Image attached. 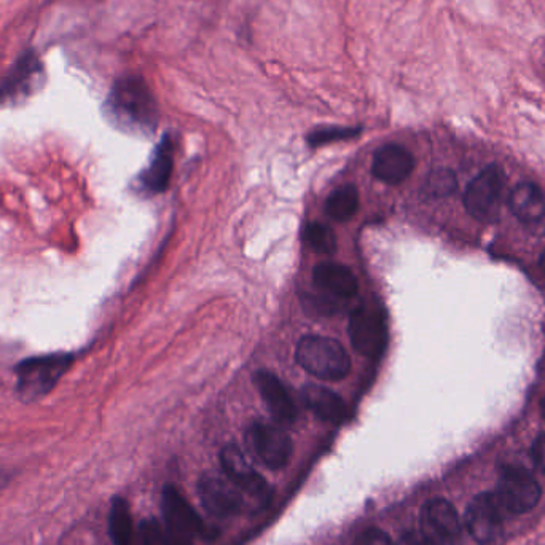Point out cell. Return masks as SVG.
<instances>
[{"mask_svg":"<svg viewBox=\"0 0 545 545\" xmlns=\"http://www.w3.org/2000/svg\"><path fill=\"white\" fill-rule=\"evenodd\" d=\"M531 455H533L534 463L538 464L545 472V434L540 435L534 442Z\"/></svg>","mask_w":545,"mask_h":545,"instance_id":"obj_25","label":"cell"},{"mask_svg":"<svg viewBox=\"0 0 545 545\" xmlns=\"http://www.w3.org/2000/svg\"><path fill=\"white\" fill-rule=\"evenodd\" d=\"M72 363L69 354H50L27 359L16 367L18 393L25 401H36L48 394Z\"/></svg>","mask_w":545,"mask_h":545,"instance_id":"obj_4","label":"cell"},{"mask_svg":"<svg viewBox=\"0 0 545 545\" xmlns=\"http://www.w3.org/2000/svg\"><path fill=\"white\" fill-rule=\"evenodd\" d=\"M303 402L320 420L327 423H341L346 418V405L343 399L330 389L308 384L301 391Z\"/></svg>","mask_w":545,"mask_h":545,"instance_id":"obj_17","label":"cell"},{"mask_svg":"<svg viewBox=\"0 0 545 545\" xmlns=\"http://www.w3.org/2000/svg\"><path fill=\"white\" fill-rule=\"evenodd\" d=\"M456 508L445 499L426 502L421 510V533L433 545H455L461 538Z\"/></svg>","mask_w":545,"mask_h":545,"instance_id":"obj_11","label":"cell"},{"mask_svg":"<svg viewBox=\"0 0 545 545\" xmlns=\"http://www.w3.org/2000/svg\"><path fill=\"white\" fill-rule=\"evenodd\" d=\"M254 383L264 399L265 405L276 420L279 423H294L297 418V407L281 380L271 372L260 370L254 376Z\"/></svg>","mask_w":545,"mask_h":545,"instance_id":"obj_14","label":"cell"},{"mask_svg":"<svg viewBox=\"0 0 545 545\" xmlns=\"http://www.w3.org/2000/svg\"><path fill=\"white\" fill-rule=\"evenodd\" d=\"M414 168V158L410 152L397 144H386L375 152L372 173L378 181L397 185L405 181Z\"/></svg>","mask_w":545,"mask_h":545,"instance_id":"obj_13","label":"cell"},{"mask_svg":"<svg viewBox=\"0 0 545 545\" xmlns=\"http://www.w3.org/2000/svg\"><path fill=\"white\" fill-rule=\"evenodd\" d=\"M295 358L301 369L327 382L343 380L351 370V359L343 345L327 337H303L297 345Z\"/></svg>","mask_w":545,"mask_h":545,"instance_id":"obj_2","label":"cell"},{"mask_svg":"<svg viewBox=\"0 0 545 545\" xmlns=\"http://www.w3.org/2000/svg\"><path fill=\"white\" fill-rule=\"evenodd\" d=\"M247 444L254 455L268 467V469H282L292 456V440L281 427L256 423L247 433Z\"/></svg>","mask_w":545,"mask_h":545,"instance_id":"obj_10","label":"cell"},{"mask_svg":"<svg viewBox=\"0 0 545 545\" xmlns=\"http://www.w3.org/2000/svg\"><path fill=\"white\" fill-rule=\"evenodd\" d=\"M171 171H173V142L170 138H164L158 145L152 163L144 173V185L152 192H163L170 183Z\"/></svg>","mask_w":545,"mask_h":545,"instance_id":"obj_18","label":"cell"},{"mask_svg":"<svg viewBox=\"0 0 545 545\" xmlns=\"http://www.w3.org/2000/svg\"><path fill=\"white\" fill-rule=\"evenodd\" d=\"M107 109L120 126L132 131H152L157 125V104L147 83L138 76L123 77L113 85Z\"/></svg>","mask_w":545,"mask_h":545,"instance_id":"obj_1","label":"cell"},{"mask_svg":"<svg viewBox=\"0 0 545 545\" xmlns=\"http://www.w3.org/2000/svg\"><path fill=\"white\" fill-rule=\"evenodd\" d=\"M352 134H356V131H352V130H340V128H333V130H322V131L314 132L309 141H311L313 144H324V142H330V141L351 138Z\"/></svg>","mask_w":545,"mask_h":545,"instance_id":"obj_24","label":"cell"},{"mask_svg":"<svg viewBox=\"0 0 545 545\" xmlns=\"http://www.w3.org/2000/svg\"><path fill=\"white\" fill-rule=\"evenodd\" d=\"M540 414H542V418H544L545 421V397L544 401H542V404H540Z\"/></svg>","mask_w":545,"mask_h":545,"instance_id":"obj_27","label":"cell"},{"mask_svg":"<svg viewBox=\"0 0 545 545\" xmlns=\"http://www.w3.org/2000/svg\"><path fill=\"white\" fill-rule=\"evenodd\" d=\"M508 206L515 217L525 224H536L545 215L544 194L531 182H521L515 185L508 196Z\"/></svg>","mask_w":545,"mask_h":545,"instance_id":"obj_15","label":"cell"},{"mask_svg":"<svg viewBox=\"0 0 545 545\" xmlns=\"http://www.w3.org/2000/svg\"><path fill=\"white\" fill-rule=\"evenodd\" d=\"M496 498L508 514H527L540 501V483L528 470L508 467L502 472L496 489Z\"/></svg>","mask_w":545,"mask_h":545,"instance_id":"obj_5","label":"cell"},{"mask_svg":"<svg viewBox=\"0 0 545 545\" xmlns=\"http://www.w3.org/2000/svg\"><path fill=\"white\" fill-rule=\"evenodd\" d=\"M313 281L318 288L337 299H351L358 292V279L350 268L339 264H320L314 268Z\"/></svg>","mask_w":545,"mask_h":545,"instance_id":"obj_16","label":"cell"},{"mask_svg":"<svg viewBox=\"0 0 545 545\" xmlns=\"http://www.w3.org/2000/svg\"><path fill=\"white\" fill-rule=\"evenodd\" d=\"M350 337L356 351L367 358H378L388 341L384 316L373 307L358 308L350 320Z\"/></svg>","mask_w":545,"mask_h":545,"instance_id":"obj_8","label":"cell"},{"mask_svg":"<svg viewBox=\"0 0 545 545\" xmlns=\"http://www.w3.org/2000/svg\"><path fill=\"white\" fill-rule=\"evenodd\" d=\"M397 545H433L421 531H407L401 536Z\"/></svg>","mask_w":545,"mask_h":545,"instance_id":"obj_26","label":"cell"},{"mask_svg":"<svg viewBox=\"0 0 545 545\" xmlns=\"http://www.w3.org/2000/svg\"><path fill=\"white\" fill-rule=\"evenodd\" d=\"M109 533L115 545H132L136 529L132 525L131 510L125 499L115 498L109 514Z\"/></svg>","mask_w":545,"mask_h":545,"instance_id":"obj_19","label":"cell"},{"mask_svg":"<svg viewBox=\"0 0 545 545\" xmlns=\"http://www.w3.org/2000/svg\"><path fill=\"white\" fill-rule=\"evenodd\" d=\"M220 464L225 472L226 478L236 488L256 499L258 504H267L270 501L271 488L264 477L257 474L252 467L243 450L236 445H226L220 452Z\"/></svg>","mask_w":545,"mask_h":545,"instance_id":"obj_7","label":"cell"},{"mask_svg":"<svg viewBox=\"0 0 545 545\" xmlns=\"http://www.w3.org/2000/svg\"><path fill=\"white\" fill-rule=\"evenodd\" d=\"M502 173L496 164L488 168L470 182L466 190L464 204L467 213L480 222H491L498 217L501 206Z\"/></svg>","mask_w":545,"mask_h":545,"instance_id":"obj_6","label":"cell"},{"mask_svg":"<svg viewBox=\"0 0 545 545\" xmlns=\"http://www.w3.org/2000/svg\"><path fill=\"white\" fill-rule=\"evenodd\" d=\"M359 194L354 185H345L335 190L326 203L327 215L337 222H346L358 213Z\"/></svg>","mask_w":545,"mask_h":545,"instance_id":"obj_20","label":"cell"},{"mask_svg":"<svg viewBox=\"0 0 545 545\" xmlns=\"http://www.w3.org/2000/svg\"><path fill=\"white\" fill-rule=\"evenodd\" d=\"M504 508L496 495L483 493L472 499L466 512V529L478 544H489L502 533Z\"/></svg>","mask_w":545,"mask_h":545,"instance_id":"obj_9","label":"cell"},{"mask_svg":"<svg viewBox=\"0 0 545 545\" xmlns=\"http://www.w3.org/2000/svg\"><path fill=\"white\" fill-rule=\"evenodd\" d=\"M540 268H542V273H544L545 276V254L542 256V258H540Z\"/></svg>","mask_w":545,"mask_h":545,"instance_id":"obj_28","label":"cell"},{"mask_svg":"<svg viewBox=\"0 0 545 545\" xmlns=\"http://www.w3.org/2000/svg\"><path fill=\"white\" fill-rule=\"evenodd\" d=\"M305 241L313 251L320 254H332L337 247V239L332 230L324 224H309L305 230Z\"/></svg>","mask_w":545,"mask_h":545,"instance_id":"obj_21","label":"cell"},{"mask_svg":"<svg viewBox=\"0 0 545 545\" xmlns=\"http://www.w3.org/2000/svg\"><path fill=\"white\" fill-rule=\"evenodd\" d=\"M354 545H395L389 540L386 533H383L378 528H369L363 533L359 534L358 540H354Z\"/></svg>","mask_w":545,"mask_h":545,"instance_id":"obj_23","label":"cell"},{"mask_svg":"<svg viewBox=\"0 0 545 545\" xmlns=\"http://www.w3.org/2000/svg\"><path fill=\"white\" fill-rule=\"evenodd\" d=\"M456 185L455 173L445 170V168H440V170H434L427 177L424 192L434 198H444V196L452 194L456 190Z\"/></svg>","mask_w":545,"mask_h":545,"instance_id":"obj_22","label":"cell"},{"mask_svg":"<svg viewBox=\"0 0 545 545\" xmlns=\"http://www.w3.org/2000/svg\"><path fill=\"white\" fill-rule=\"evenodd\" d=\"M200 501L207 512L215 517H233L245 508L243 493L228 478L217 476H204L198 485Z\"/></svg>","mask_w":545,"mask_h":545,"instance_id":"obj_12","label":"cell"},{"mask_svg":"<svg viewBox=\"0 0 545 545\" xmlns=\"http://www.w3.org/2000/svg\"><path fill=\"white\" fill-rule=\"evenodd\" d=\"M164 545H192L194 538L207 533L204 523L187 499L174 487H166L162 496Z\"/></svg>","mask_w":545,"mask_h":545,"instance_id":"obj_3","label":"cell"}]
</instances>
